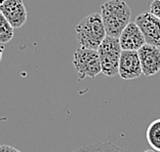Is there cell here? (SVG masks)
<instances>
[{
    "mask_svg": "<svg viewBox=\"0 0 160 152\" xmlns=\"http://www.w3.org/2000/svg\"><path fill=\"white\" fill-rule=\"evenodd\" d=\"M76 35L80 48L98 50L107 37L101 13H96L83 18L76 27Z\"/></svg>",
    "mask_w": 160,
    "mask_h": 152,
    "instance_id": "2",
    "label": "cell"
},
{
    "mask_svg": "<svg viewBox=\"0 0 160 152\" xmlns=\"http://www.w3.org/2000/svg\"><path fill=\"white\" fill-rule=\"evenodd\" d=\"M136 24L143 32L147 44L160 48V19L146 12L137 17Z\"/></svg>",
    "mask_w": 160,
    "mask_h": 152,
    "instance_id": "5",
    "label": "cell"
},
{
    "mask_svg": "<svg viewBox=\"0 0 160 152\" xmlns=\"http://www.w3.org/2000/svg\"><path fill=\"white\" fill-rule=\"evenodd\" d=\"M73 152H126L122 148L113 143H96L92 145H86L80 147Z\"/></svg>",
    "mask_w": 160,
    "mask_h": 152,
    "instance_id": "10",
    "label": "cell"
},
{
    "mask_svg": "<svg viewBox=\"0 0 160 152\" xmlns=\"http://www.w3.org/2000/svg\"><path fill=\"white\" fill-rule=\"evenodd\" d=\"M139 57L145 76H153L160 71V49L157 46L145 44L139 52Z\"/></svg>",
    "mask_w": 160,
    "mask_h": 152,
    "instance_id": "8",
    "label": "cell"
},
{
    "mask_svg": "<svg viewBox=\"0 0 160 152\" xmlns=\"http://www.w3.org/2000/svg\"><path fill=\"white\" fill-rule=\"evenodd\" d=\"M143 74V69L138 52L122 50L119 63V76L124 80L139 78Z\"/></svg>",
    "mask_w": 160,
    "mask_h": 152,
    "instance_id": "6",
    "label": "cell"
},
{
    "mask_svg": "<svg viewBox=\"0 0 160 152\" xmlns=\"http://www.w3.org/2000/svg\"><path fill=\"white\" fill-rule=\"evenodd\" d=\"M0 152H21L20 150L16 149L12 146H7V145H2L0 147Z\"/></svg>",
    "mask_w": 160,
    "mask_h": 152,
    "instance_id": "14",
    "label": "cell"
},
{
    "mask_svg": "<svg viewBox=\"0 0 160 152\" xmlns=\"http://www.w3.org/2000/svg\"><path fill=\"white\" fill-rule=\"evenodd\" d=\"M73 65L78 73L79 80L86 77L94 78L102 73V66L98 50L79 48L73 56Z\"/></svg>",
    "mask_w": 160,
    "mask_h": 152,
    "instance_id": "4",
    "label": "cell"
},
{
    "mask_svg": "<svg viewBox=\"0 0 160 152\" xmlns=\"http://www.w3.org/2000/svg\"><path fill=\"white\" fill-rule=\"evenodd\" d=\"M13 37V27L0 13V42L1 44L9 42Z\"/></svg>",
    "mask_w": 160,
    "mask_h": 152,
    "instance_id": "12",
    "label": "cell"
},
{
    "mask_svg": "<svg viewBox=\"0 0 160 152\" xmlns=\"http://www.w3.org/2000/svg\"><path fill=\"white\" fill-rule=\"evenodd\" d=\"M143 152H155L154 150H145V151H143Z\"/></svg>",
    "mask_w": 160,
    "mask_h": 152,
    "instance_id": "16",
    "label": "cell"
},
{
    "mask_svg": "<svg viewBox=\"0 0 160 152\" xmlns=\"http://www.w3.org/2000/svg\"><path fill=\"white\" fill-rule=\"evenodd\" d=\"M0 13L13 29L21 28L27 21V10L22 0H6L0 5Z\"/></svg>",
    "mask_w": 160,
    "mask_h": 152,
    "instance_id": "7",
    "label": "cell"
},
{
    "mask_svg": "<svg viewBox=\"0 0 160 152\" xmlns=\"http://www.w3.org/2000/svg\"><path fill=\"white\" fill-rule=\"evenodd\" d=\"M150 13L160 19V0H154L150 5Z\"/></svg>",
    "mask_w": 160,
    "mask_h": 152,
    "instance_id": "13",
    "label": "cell"
},
{
    "mask_svg": "<svg viewBox=\"0 0 160 152\" xmlns=\"http://www.w3.org/2000/svg\"><path fill=\"white\" fill-rule=\"evenodd\" d=\"M147 141L152 148L156 151H160V118L151 122L146 133Z\"/></svg>",
    "mask_w": 160,
    "mask_h": 152,
    "instance_id": "11",
    "label": "cell"
},
{
    "mask_svg": "<svg viewBox=\"0 0 160 152\" xmlns=\"http://www.w3.org/2000/svg\"><path fill=\"white\" fill-rule=\"evenodd\" d=\"M5 1H6V0H0V4H1V5H2V4H3V3H4Z\"/></svg>",
    "mask_w": 160,
    "mask_h": 152,
    "instance_id": "15",
    "label": "cell"
},
{
    "mask_svg": "<svg viewBox=\"0 0 160 152\" xmlns=\"http://www.w3.org/2000/svg\"><path fill=\"white\" fill-rule=\"evenodd\" d=\"M101 16L103 20L107 36L119 38L122 31L130 22L132 10L127 3L122 0H109L101 7Z\"/></svg>",
    "mask_w": 160,
    "mask_h": 152,
    "instance_id": "1",
    "label": "cell"
},
{
    "mask_svg": "<svg viewBox=\"0 0 160 152\" xmlns=\"http://www.w3.org/2000/svg\"><path fill=\"white\" fill-rule=\"evenodd\" d=\"M100 56L102 73L108 77H114L119 74V63L122 48L119 38L107 36L98 49Z\"/></svg>",
    "mask_w": 160,
    "mask_h": 152,
    "instance_id": "3",
    "label": "cell"
},
{
    "mask_svg": "<svg viewBox=\"0 0 160 152\" xmlns=\"http://www.w3.org/2000/svg\"><path fill=\"white\" fill-rule=\"evenodd\" d=\"M122 50L139 52L145 44H147L143 32L136 23H129L122 31L119 37Z\"/></svg>",
    "mask_w": 160,
    "mask_h": 152,
    "instance_id": "9",
    "label": "cell"
}]
</instances>
